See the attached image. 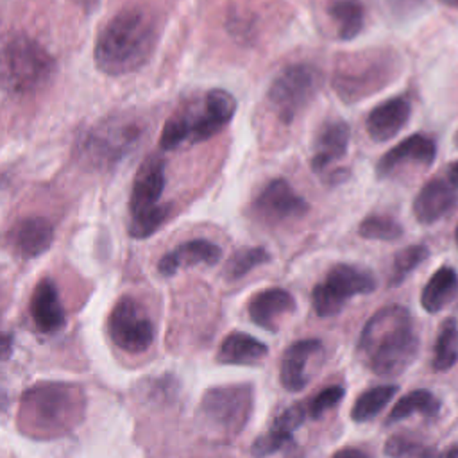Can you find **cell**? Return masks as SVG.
<instances>
[{
    "label": "cell",
    "instance_id": "obj_40",
    "mask_svg": "<svg viewBox=\"0 0 458 458\" xmlns=\"http://www.w3.org/2000/svg\"><path fill=\"white\" fill-rule=\"evenodd\" d=\"M454 145H456V148H458V131L454 132Z\"/></svg>",
    "mask_w": 458,
    "mask_h": 458
},
{
    "label": "cell",
    "instance_id": "obj_29",
    "mask_svg": "<svg viewBox=\"0 0 458 458\" xmlns=\"http://www.w3.org/2000/svg\"><path fill=\"white\" fill-rule=\"evenodd\" d=\"M397 390V385H377L361 392L351 408V419L354 422L374 419L394 399Z\"/></svg>",
    "mask_w": 458,
    "mask_h": 458
},
{
    "label": "cell",
    "instance_id": "obj_36",
    "mask_svg": "<svg viewBox=\"0 0 458 458\" xmlns=\"http://www.w3.org/2000/svg\"><path fill=\"white\" fill-rule=\"evenodd\" d=\"M445 179H447V182H449L454 190H458V161H453V163L447 165V168H445Z\"/></svg>",
    "mask_w": 458,
    "mask_h": 458
},
{
    "label": "cell",
    "instance_id": "obj_24",
    "mask_svg": "<svg viewBox=\"0 0 458 458\" xmlns=\"http://www.w3.org/2000/svg\"><path fill=\"white\" fill-rule=\"evenodd\" d=\"M267 354L268 347L263 342L247 333L233 331L222 340L216 351V361L224 365H256Z\"/></svg>",
    "mask_w": 458,
    "mask_h": 458
},
{
    "label": "cell",
    "instance_id": "obj_2",
    "mask_svg": "<svg viewBox=\"0 0 458 458\" xmlns=\"http://www.w3.org/2000/svg\"><path fill=\"white\" fill-rule=\"evenodd\" d=\"M157 41L154 20L141 9L116 13L98 32L93 57L97 68L111 77L140 70L150 59Z\"/></svg>",
    "mask_w": 458,
    "mask_h": 458
},
{
    "label": "cell",
    "instance_id": "obj_27",
    "mask_svg": "<svg viewBox=\"0 0 458 458\" xmlns=\"http://www.w3.org/2000/svg\"><path fill=\"white\" fill-rule=\"evenodd\" d=\"M327 11L336 23L340 39L349 41L361 32L365 23V11L360 0H333Z\"/></svg>",
    "mask_w": 458,
    "mask_h": 458
},
{
    "label": "cell",
    "instance_id": "obj_31",
    "mask_svg": "<svg viewBox=\"0 0 458 458\" xmlns=\"http://www.w3.org/2000/svg\"><path fill=\"white\" fill-rule=\"evenodd\" d=\"M267 261H270V254L267 252V249H263V247H245V249L236 250L229 258V261L224 268V276L227 279L234 281V279L243 277L252 268H256V267H259Z\"/></svg>",
    "mask_w": 458,
    "mask_h": 458
},
{
    "label": "cell",
    "instance_id": "obj_15",
    "mask_svg": "<svg viewBox=\"0 0 458 458\" xmlns=\"http://www.w3.org/2000/svg\"><path fill=\"white\" fill-rule=\"evenodd\" d=\"M435 157H437L435 140L429 138L428 134L415 132L404 138L401 143H397L379 157L376 165V175L381 179L388 177L404 163H417L422 166H429L433 165Z\"/></svg>",
    "mask_w": 458,
    "mask_h": 458
},
{
    "label": "cell",
    "instance_id": "obj_10",
    "mask_svg": "<svg viewBox=\"0 0 458 458\" xmlns=\"http://www.w3.org/2000/svg\"><path fill=\"white\" fill-rule=\"evenodd\" d=\"M376 290V277L372 272L356 265L338 263L326 277L313 286L311 304L318 317L336 315L344 304L354 295H365Z\"/></svg>",
    "mask_w": 458,
    "mask_h": 458
},
{
    "label": "cell",
    "instance_id": "obj_18",
    "mask_svg": "<svg viewBox=\"0 0 458 458\" xmlns=\"http://www.w3.org/2000/svg\"><path fill=\"white\" fill-rule=\"evenodd\" d=\"M411 104L406 97H392L377 104L365 120V129L369 136L377 141L392 140L410 120Z\"/></svg>",
    "mask_w": 458,
    "mask_h": 458
},
{
    "label": "cell",
    "instance_id": "obj_16",
    "mask_svg": "<svg viewBox=\"0 0 458 458\" xmlns=\"http://www.w3.org/2000/svg\"><path fill=\"white\" fill-rule=\"evenodd\" d=\"M29 311L32 324L39 333L48 335L64 327V310L59 299L57 286L50 277L39 279L34 286L29 302Z\"/></svg>",
    "mask_w": 458,
    "mask_h": 458
},
{
    "label": "cell",
    "instance_id": "obj_34",
    "mask_svg": "<svg viewBox=\"0 0 458 458\" xmlns=\"http://www.w3.org/2000/svg\"><path fill=\"white\" fill-rule=\"evenodd\" d=\"M345 395V388L340 386V385H329L326 388H322L317 395H313L310 399V403L306 404V411H308V417L311 419H320L329 408L336 406L342 397Z\"/></svg>",
    "mask_w": 458,
    "mask_h": 458
},
{
    "label": "cell",
    "instance_id": "obj_9",
    "mask_svg": "<svg viewBox=\"0 0 458 458\" xmlns=\"http://www.w3.org/2000/svg\"><path fill=\"white\" fill-rule=\"evenodd\" d=\"M252 408V385L211 386L200 399V424L213 438L231 440L247 426Z\"/></svg>",
    "mask_w": 458,
    "mask_h": 458
},
{
    "label": "cell",
    "instance_id": "obj_4",
    "mask_svg": "<svg viewBox=\"0 0 458 458\" xmlns=\"http://www.w3.org/2000/svg\"><path fill=\"white\" fill-rule=\"evenodd\" d=\"M236 98L225 89H209L172 114L161 131V150L195 145L220 132L234 116Z\"/></svg>",
    "mask_w": 458,
    "mask_h": 458
},
{
    "label": "cell",
    "instance_id": "obj_22",
    "mask_svg": "<svg viewBox=\"0 0 458 458\" xmlns=\"http://www.w3.org/2000/svg\"><path fill=\"white\" fill-rule=\"evenodd\" d=\"M456 204V190L447 179L428 181L413 199V216L419 224H433L440 220Z\"/></svg>",
    "mask_w": 458,
    "mask_h": 458
},
{
    "label": "cell",
    "instance_id": "obj_6",
    "mask_svg": "<svg viewBox=\"0 0 458 458\" xmlns=\"http://www.w3.org/2000/svg\"><path fill=\"white\" fill-rule=\"evenodd\" d=\"M399 63L392 52L365 50L338 59L333 73V89L338 98L352 104L390 84Z\"/></svg>",
    "mask_w": 458,
    "mask_h": 458
},
{
    "label": "cell",
    "instance_id": "obj_12",
    "mask_svg": "<svg viewBox=\"0 0 458 458\" xmlns=\"http://www.w3.org/2000/svg\"><path fill=\"white\" fill-rule=\"evenodd\" d=\"M107 335L118 349L129 354H140L154 342V324L136 299L123 295L111 308Z\"/></svg>",
    "mask_w": 458,
    "mask_h": 458
},
{
    "label": "cell",
    "instance_id": "obj_35",
    "mask_svg": "<svg viewBox=\"0 0 458 458\" xmlns=\"http://www.w3.org/2000/svg\"><path fill=\"white\" fill-rule=\"evenodd\" d=\"M331 458H372V456L358 447H344V449L336 451Z\"/></svg>",
    "mask_w": 458,
    "mask_h": 458
},
{
    "label": "cell",
    "instance_id": "obj_41",
    "mask_svg": "<svg viewBox=\"0 0 458 458\" xmlns=\"http://www.w3.org/2000/svg\"><path fill=\"white\" fill-rule=\"evenodd\" d=\"M454 240H456V245H458V225H456V231H454Z\"/></svg>",
    "mask_w": 458,
    "mask_h": 458
},
{
    "label": "cell",
    "instance_id": "obj_5",
    "mask_svg": "<svg viewBox=\"0 0 458 458\" xmlns=\"http://www.w3.org/2000/svg\"><path fill=\"white\" fill-rule=\"evenodd\" d=\"M143 140V123L131 114H111L89 127L79 141L77 154L84 166L109 170L123 161Z\"/></svg>",
    "mask_w": 458,
    "mask_h": 458
},
{
    "label": "cell",
    "instance_id": "obj_11",
    "mask_svg": "<svg viewBox=\"0 0 458 458\" xmlns=\"http://www.w3.org/2000/svg\"><path fill=\"white\" fill-rule=\"evenodd\" d=\"M320 73L310 64H290L272 81L267 98L284 123H290L317 95Z\"/></svg>",
    "mask_w": 458,
    "mask_h": 458
},
{
    "label": "cell",
    "instance_id": "obj_7",
    "mask_svg": "<svg viewBox=\"0 0 458 458\" xmlns=\"http://www.w3.org/2000/svg\"><path fill=\"white\" fill-rule=\"evenodd\" d=\"M54 57L29 36H11L2 50V84L11 95L23 97L41 89L54 75Z\"/></svg>",
    "mask_w": 458,
    "mask_h": 458
},
{
    "label": "cell",
    "instance_id": "obj_37",
    "mask_svg": "<svg viewBox=\"0 0 458 458\" xmlns=\"http://www.w3.org/2000/svg\"><path fill=\"white\" fill-rule=\"evenodd\" d=\"M9 349H11V336L4 335V338H2V358L4 360L9 358Z\"/></svg>",
    "mask_w": 458,
    "mask_h": 458
},
{
    "label": "cell",
    "instance_id": "obj_20",
    "mask_svg": "<svg viewBox=\"0 0 458 458\" xmlns=\"http://www.w3.org/2000/svg\"><path fill=\"white\" fill-rule=\"evenodd\" d=\"M293 310L295 299L284 288H265L254 293L247 304L250 320L267 331H277L279 320Z\"/></svg>",
    "mask_w": 458,
    "mask_h": 458
},
{
    "label": "cell",
    "instance_id": "obj_32",
    "mask_svg": "<svg viewBox=\"0 0 458 458\" xmlns=\"http://www.w3.org/2000/svg\"><path fill=\"white\" fill-rule=\"evenodd\" d=\"M429 256V250L426 245L417 243V245H410L404 247L401 252L395 254L394 263H392V272L388 277V284L390 286H397L401 284L408 274H411L426 258Z\"/></svg>",
    "mask_w": 458,
    "mask_h": 458
},
{
    "label": "cell",
    "instance_id": "obj_23",
    "mask_svg": "<svg viewBox=\"0 0 458 458\" xmlns=\"http://www.w3.org/2000/svg\"><path fill=\"white\" fill-rule=\"evenodd\" d=\"M222 258V249L209 242V240H190L177 245L174 250L166 252L159 263L157 270L161 276H174L182 267H195V265H215Z\"/></svg>",
    "mask_w": 458,
    "mask_h": 458
},
{
    "label": "cell",
    "instance_id": "obj_33",
    "mask_svg": "<svg viewBox=\"0 0 458 458\" xmlns=\"http://www.w3.org/2000/svg\"><path fill=\"white\" fill-rule=\"evenodd\" d=\"M358 233L367 240H381L394 242L403 236V227L397 220L388 215H369L361 220Z\"/></svg>",
    "mask_w": 458,
    "mask_h": 458
},
{
    "label": "cell",
    "instance_id": "obj_25",
    "mask_svg": "<svg viewBox=\"0 0 458 458\" xmlns=\"http://www.w3.org/2000/svg\"><path fill=\"white\" fill-rule=\"evenodd\" d=\"M458 292V274L451 267H440L433 272L420 292V306L428 313L442 311Z\"/></svg>",
    "mask_w": 458,
    "mask_h": 458
},
{
    "label": "cell",
    "instance_id": "obj_38",
    "mask_svg": "<svg viewBox=\"0 0 458 458\" xmlns=\"http://www.w3.org/2000/svg\"><path fill=\"white\" fill-rule=\"evenodd\" d=\"M442 458H458V445H449L447 449H444Z\"/></svg>",
    "mask_w": 458,
    "mask_h": 458
},
{
    "label": "cell",
    "instance_id": "obj_13",
    "mask_svg": "<svg viewBox=\"0 0 458 458\" xmlns=\"http://www.w3.org/2000/svg\"><path fill=\"white\" fill-rule=\"evenodd\" d=\"M252 211L261 222L279 224L304 216L310 211V204L286 179H272L254 199Z\"/></svg>",
    "mask_w": 458,
    "mask_h": 458
},
{
    "label": "cell",
    "instance_id": "obj_30",
    "mask_svg": "<svg viewBox=\"0 0 458 458\" xmlns=\"http://www.w3.org/2000/svg\"><path fill=\"white\" fill-rule=\"evenodd\" d=\"M388 458H442L444 451L404 435H392L383 447Z\"/></svg>",
    "mask_w": 458,
    "mask_h": 458
},
{
    "label": "cell",
    "instance_id": "obj_26",
    "mask_svg": "<svg viewBox=\"0 0 458 458\" xmlns=\"http://www.w3.org/2000/svg\"><path fill=\"white\" fill-rule=\"evenodd\" d=\"M438 411H440V399L426 388H417V390H411L406 395H403L394 404L385 424H388V426L395 424V422L404 420L415 413L431 419V417H437Z\"/></svg>",
    "mask_w": 458,
    "mask_h": 458
},
{
    "label": "cell",
    "instance_id": "obj_1",
    "mask_svg": "<svg viewBox=\"0 0 458 458\" xmlns=\"http://www.w3.org/2000/svg\"><path fill=\"white\" fill-rule=\"evenodd\" d=\"M419 354V335L411 313L401 304L377 310L363 326L358 356L363 365L381 377L403 374Z\"/></svg>",
    "mask_w": 458,
    "mask_h": 458
},
{
    "label": "cell",
    "instance_id": "obj_17",
    "mask_svg": "<svg viewBox=\"0 0 458 458\" xmlns=\"http://www.w3.org/2000/svg\"><path fill=\"white\" fill-rule=\"evenodd\" d=\"M322 354V342L315 338L297 340L293 342L283 354L281 369H279V381L283 388L288 392H301L308 381L310 372L308 365L313 358H318Z\"/></svg>",
    "mask_w": 458,
    "mask_h": 458
},
{
    "label": "cell",
    "instance_id": "obj_21",
    "mask_svg": "<svg viewBox=\"0 0 458 458\" xmlns=\"http://www.w3.org/2000/svg\"><path fill=\"white\" fill-rule=\"evenodd\" d=\"M351 129L344 120H327L317 132L311 168L317 174L326 172L333 163L342 159L347 152Z\"/></svg>",
    "mask_w": 458,
    "mask_h": 458
},
{
    "label": "cell",
    "instance_id": "obj_8",
    "mask_svg": "<svg viewBox=\"0 0 458 458\" xmlns=\"http://www.w3.org/2000/svg\"><path fill=\"white\" fill-rule=\"evenodd\" d=\"M165 159L157 154H150L138 166L132 181L131 199H129V234L136 240L148 238L154 234L168 218L170 206L159 204L161 193L165 190Z\"/></svg>",
    "mask_w": 458,
    "mask_h": 458
},
{
    "label": "cell",
    "instance_id": "obj_39",
    "mask_svg": "<svg viewBox=\"0 0 458 458\" xmlns=\"http://www.w3.org/2000/svg\"><path fill=\"white\" fill-rule=\"evenodd\" d=\"M438 2L447 7H458V0H438Z\"/></svg>",
    "mask_w": 458,
    "mask_h": 458
},
{
    "label": "cell",
    "instance_id": "obj_28",
    "mask_svg": "<svg viewBox=\"0 0 458 458\" xmlns=\"http://www.w3.org/2000/svg\"><path fill=\"white\" fill-rule=\"evenodd\" d=\"M458 361V324L449 317L442 322L433 345L431 369L435 372H445Z\"/></svg>",
    "mask_w": 458,
    "mask_h": 458
},
{
    "label": "cell",
    "instance_id": "obj_14",
    "mask_svg": "<svg viewBox=\"0 0 458 458\" xmlns=\"http://www.w3.org/2000/svg\"><path fill=\"white\" fill-rule=\"evenodd\" d=\"M54 242V227L43 216H27L11 225L7 243L21 259H32L48 250Z\"/></svg>",
    "mask_w": 458,
    "mask_h": 458
},
{
    "label": "cell",
    "instance_id": "obj_19",
    "mask_svg": "<svg viewBox=\"0 0 458 458\" xmlns=\"http://www.w3.org/2000/svg\"><path fill=\"white\" fill-rule=\"evenodd\" d=\"M308 411L302 404H292L286 410H283L268 428V431L261 437H258L250 447V453L254 458H265L268 454H274L281 451L284 445L293 442L295 429L304 422Z\"/></svg>",
    "mask_w": 458,
    "mask_h": 458
},
{
    "label": "cell",
    "instance_id": "obj_3",
    "mask_svg": "<svg viewBox=\"0 0 458 458\" xmlns=\"http://www.w3.org/2000/svg\"><path fill=\"white\" fill-rule=\"evenodd\" d=\"M84 395L77 385L39 383L20 399V428L36 438H54L72 431L82 419Z\"/></svg>",
    "mask_w": 458,
    "mask_h": 458
}]
</instances>
